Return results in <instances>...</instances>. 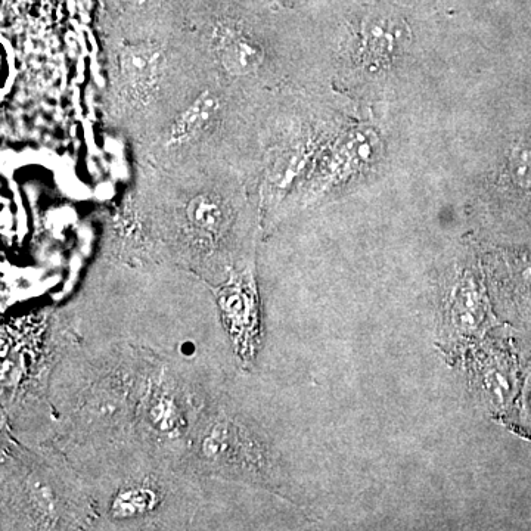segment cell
<instances>
[{
	"label": "cell",
	"instance_id": "6da1fadb",
	"mask_svg": "<svg viewBox=\"0 0 531 531\" xmlns=\"http://www.w3.org/2000/svg\"><path fill=\"white\" fill-rule=\"evenodd\" d=\"M105 123L133 148L157 138L208 82L206 62L186 26L169 36H102Z\"/></svg>",
	"mask_w": 531,
	"mask_h": 531
},
{
	"label": "cell",
	"instance_id": "277c9868",
	"mask_svg": "<svg viewBox=\"0 0 531 531\" xmlns=\"http://www.w3.org/2000/svg\"><path fill=\"white\" fill-rule=\"evenodd\" d=\"M378 148L380 142L372 130L359 129L347 133L326 154L318 152V160L313 161L309 173L304 177L307 194L319 197L347 182V179L374 161Z\"/></svg>",
	"mask_w": 531,
	"mask_h": 531
},
{
	"label": "cell",
	"instance_id": "ba28073f",
	"mask_svg": "<svg viewBox=\"0 0 531 531\" xmlns=\"http://www.w3.org/2000/svg\"><path fill=\"white\" fill-rule=\"evenodd\" d=\"M509 179L520 188H531V142L520 141L511 148L506 160Z\"/></svg>",
	"mask_w": 531,
	"mask_h": 531
},
{
	"label": "cell",
	"instance_id": "5b68a950",
	"mask_svg": "<svg viewBox=\"0 0 531 531\" xmlns=\"http://www.w3.org/2000/svg\"><path fill=\"white\" fill-rule=\"evenodd\" d=\"M409 40L408 24L397 15L378 12L363 23L356 57L366 70L387 68Z\"/></svg>",
	"mask_w": 531,
	"mask_h": 531
},
{
	"label": "cell",
	"instance_id": "7a4b0ae2",
	"mask_svg": "<svg viewBox=\"0 0 531 531\" xmlns=\"http://www.w3.org/2000/svg\"><path fill=\"white\" fill-rule=\"evenodd\" d=\"M254 183L229 163L136 166L135 203L157 214L177 253L208 260L234 251Z\"/></svg>",
	"mask_w": 531,
	"mask_h": 531
},
{
	"label": "cell",
	"instance_id": "3957f363",
	"mask_svg": "<svg viewBox=\"0 0 531 531\" xmlns=\"http://www.w3.org/2000/svg\"><path fill=\"white\" fill-rule=\"evenodd\" d=\"M185 26L206 62L210 79L232 92L262 95L275 74L276 54L248 18L225 9Z\"/></svg>",
	"mask_w": 531,
	"mask_h": 531
},
{
	"label": "cell",
	"instance_id": "8992f818",
	"mask_svg": "<svg viewBox=\"0 0 531 531\" xmlns=\"http://www.w3.org/2000/svg\"><path fill=\"white\" fill-rule=\"evenodd\" d=\"M223 312L228 315L229 322L234 326V334H253L256 326V306L251 291H245L241 284L225 288L222 294Z\"/></svg>",
	"mask_w": 531,
	"mask_h": 531
},
{
	"label": "cell",
	"instance_id": "52a82bcc",
	"mask_svg": "<svg viewBox=\"0 0 531 531\" xmlns=\"http://www.w3.org/2000/svg\"><path fill=\"white\" fill-rule=\"evenodd\" d=\"M158 503V496L148 487H133L118 493L114 498L113 511L114 517L130 518L135 515L145 514L152 511Z\"/></svg>",
	"mask_w": 531,
	"mask_h": 531
}]
</instances>
